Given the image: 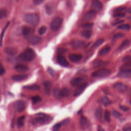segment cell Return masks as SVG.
I'll return each instance as SVG.
<instances>
[{
  "label": "cell",
  "mask_w": 131,
  "mask_h": 131,
  "mask_svg": "<svg viewBox=\"0 0 131 131\" xmlns=\"http://www.w3.org/2000/svg\"><path fill=\"white\" fill-rule=\"evenodd\" d=\"M93 25H94V24L93 23H88V24H85L81 25V27L85 29H89L92 28L93 27Z\"/></svg>",
  "instance_id": "7bdbcfd3"
},
{
  "label": "cell",
  "mask_w": 131,
  "mask_h": 131,
  "mask_svg": "<svg viewBox=\"0 0 131 131\" xmlns=\"http://www.w3.org/2000/svg\"><path fill=\"white\" fill-rule=\"evenodd\" d=\"M24 88L26 89L32 90V91H38L40 89V86L38 85L35 84H31V85H26V86H24Z\"/></svg>",
  "instance_id": "4316f807"
},
{
  "label": "cell",
  "mask_w": 131,
  "mask_h": 131,
  "mask_svg": "<svg viewBox=\"0 0 131 131\" xmlns=\"http://www.w3.org/2000/svg\"><path fill=\"white\" fill-rule=\"evenodd\" d=\"M34 32V28L29 27V26H24L22 28V33L24 36H31Z\"/></svg>",
  "instance_id": "9c48e42d"
},
{
  "label": "cell",
  "mask_w": 131,
  "mask_h": 131,
  "mask_svg": "<svg viewBox=\"0 0 131 131\" xmlns=\"http://www.w3.org/2000/svg\"><path fill=\"white\" fill-rule=\"evenodd\" d=\"M79 124L81 128L85 129L89 126V122L87 118L84 116H81L79 120Z\"/></svg>",
  "instance_id": "e0dca14e"
},
{
  "label": "cell",
  "mask_w": 131,
  "mask_h": 131,
  "mask_svg": "<svg viewBox=\"0 0 131 131\" xmlns=\"http://www.w3.org/2000/svg\"><path fill=\"white\" fill-rule=\"evenodd\" d=\"M37 117L35 118V122L40 124H45L51 122L53 118L52 117L42 113L37 114Z\"/></svg>",
  "instance_id": "3957f363"
},
{
  "label": "cell",
  "mask_w": 131,
  "mask_h": 131,
  "mask_svg": "<svg viewBox=\"0 0 131 131\" xmlns=\"http://www.w3.org/2000/svg\"><path fill=\"white\" fill-rule=\"evenodd\" d=\"M111 47H105L103 49H102L99 52V56H104L107 54L111 50Z\"/></svg>",
  "instance_id": "4dcf8cb0"
},
{
  "label": "cell",
  "mask_w": 131,
  "mask_h": 131,
  "mask_svg": "<svg viewBox=\"0 0 131 131\" xmlns=\"http://www.w3.org/2000/svg\"><path fill=\"white\" fill-rule=\"evenodd\" d=\"M44 91L47 95H49L52 89V84L49 81H45L43 83Z\"/></svg>",
  "instance_id": "8fae6325"
},
{
  "label": "cell",
  "mask_w": 131,
  "mask_h": 131,
  "mask_svg": "<svg viewBox=\"0 0 131 131\" xmlns=\"http://www.w3.org/2000/svg\"><path fill=\"white\" fill-rule=\"evenodd\" d=\"M62 18L60 17H55L51 23V28L53 31H57L61 27L62 24Z\"/></svg>",
  "instance_id": "277c9868"
},
{
  "label": "cell",
  "mask_w": 131,
  "mask_h": 131,
  "mask_svg": "<svg viewBox=\"0 0 131 131\" xmlns=\"http://www.w3.org/2000/svg\"><path fill=\"white\" fill-rule=\"evenodd\" d=\"M107 62L103 61H101L100 60L97 59L94 61L93 66L95 67H103L107 65Z\"/></svg>",
  "instance_id": "484cf974"
},
{
  "label": "cell",
  "mask_w": 131,
  "mask_h": 131,
  "mask_svg": "<svg viewBox=\"0 0 131 131\" xmlns=\"http://www.w3.org/2000/svg\"><path fill=\"white\" fill-rule=\"evenodd\" d=\"M102 3L99 0H93L92 3V8L97 11H100L102 9Z\"/></svg>",
  "instance_id": "2e32d148"
},
{
  "label": "cell",
  "mask_w": 131,
  "mask_h": 131,
  "mask_svg": "<svg viewBox=\"0 0 131 131\" xmlns=\"http://www.w3.org/2000/svg\"><path fill=\"white\" fill-rule=\"evenodd\" d=\"M7 15V10L5 8L0 9V19H4Z\"/></svg>",
  "instance_id": "1f68e13d"
},
{
  "label": "cell",
  "mask_w": 131,
  "mask_h": 131,
  "mask_svg": "<svg viewBox=\"0 0 131 131\" xmlns=\"http://www.w3.org/2000/svg\"><path fill=\"white\" fill-rule=\"evenodd\" d=\"M130 44V41L128 39L124 40L119 47V50H122L127 48Z\"/></svg>",
  "instance_id": "83f0119b"
},
{
  "label": "cell",
  "mask_w": 131,
  "mask_h": 131,
  "mask_svg": "<svg viewBox=\"0 0 131 131\" xmlns=\"http://www.w3.org/2000/svg\"><path fill=\"white\" fill-rule=\"evenodd\" d=\"M5 73V70L3 66L0 64V75H3Z\"/></svg>",
  "instance_id": "f5cc1de1"
},
{
  "label": "cell",
  "mask_w": 131,
  "mask_h": 131,
  "mask_svg": "<svg viewBox=\"0 0 131 131\" xmlns=\"http://www.w3.org/2000/svg\"><path fill=\"white\" fill-rule=\"evenodd\" d=\"M101 101H102V103H103V104L104 106H107V105L110 104L111 103L110 99L106 96L103 97L101 99Z\"/></svg>",
  "instance_id": "d6a6232c"
},
{
  "label": "cell",
  "mask_w": 131,
  "mask_h": 131,
  "mask_svg": "<svg viewBox=\"0 0 131 131\" xmlns=\"http://www.w3.org/2000/svg\"><path fill=\"white\" fill-rule=\"evenodd\" d=\"M45 8L46 13L49 15H51L54 12V6L52 4H47L45 6Z\"/></svg>",
  "instance_id": "ffe728a7"
},
{
  "label": "cell",
  "mask_w": 131,
  "mask_h": 131,
  "mask_svg": "<svg viewBox=\"0 0 131 131\" xmlns=\"http://www.w3.org/2000/svg\"><path fill=\"white\" fill-rule=\"evenodd\" d=\"M69 59L73 62H77L79 61L81 58H82V56L80 54H70L69 56Z\"/></svg>",
  "instance_id": "d6986e66"
},
{
  "label": "cell",
  "mask_w": 131,
  "mask_h": 131,
  "mask_svg": "<svg viewBox=\"0 0 131 131\" xmlns=\"http://www.w3.org/2000/svg\"><path fill=\"white\" fill-rule=\"evenodd\" d=\"M85 44V42L82 40H74L72 43V46L73 48H79L83 46Z\"/></svg>",
  "instance_id": "7402d4cb"
},
{
  "label": "cell",
  "mask_w": 131,
  "mask_h": 131,
  "mask_svg": "<svg viewBox=\"0 0 131 131\" xmlns=\"http://www.w3.org/2000/svg\"><path fill=\"white\" fill-rule=\"evenodd\" d=\"M104 120L107 121V122H109L110 121V120H111V113L110 112L107 111V110H106L104 112Z\"/></svg>",
  "instance_id": "836d02e7"
},
{
  "label": "cell",
  "mask_w": 131,
  "mask_h": 131,
  "mask_svg": "<svg viewBox=\"0 0 131 131\" xmlns=\"http://www.w3.org/2000/svg\"><path fill=\"white\" fill-rule=\"evenodd\" d=\"M70 122V120L69 119H66L63 120H62L61 122H60L62 125H66L68 124H69Z\"/></svg>",
  "instance_id": "f907efd6"
},
{
  "label": "cell",
  "mask_w": 131,
  "mask_h": 131,
  "mask_svg": "<svg viewBox=\"0 0 131 131\" xmlns=\"http://www.w3.org/2000/svg\"><path fill=\"white\" fill-rule=\"evenodd\" d=\"M14 69L17 72L19 73L26 72L29 70V68L28 67L22 64H18L16 65L14 67Z\"/></svg>",
  "instance_id": "9a60e30c"
},
{
  "label": "cell",
  "mask_w": 131,
  "mask_h": 131,
  "mask_svg": "<svg viewBox=\"0 0 131 131\" xmlns=\"http://www.w3.org/2000/svg\"><path fill=\"white\" fill-rule=\"evenodd\" d=\"M65 52H66V50L64 49H62V48H60L57 50V52L59 54V55H61Z\"/></svg>",
  "instance_id": "11a10c76"
},
{
  "label": "cell",
  "mask_w": 131,
  "mask_h": 131,
  "mask_svg": "<svg viewBox=\"0 0 131 131\" xmlns=\"http://www.w3.org/2000/svg\"><path fill=\"white\" fill-rule=\"evenodd\" d=\"M61 126H62V124H61L60 122L58 123H56V124H55L53 126V129L54 131H58V130L60 129V128H61Z\"/></svg>",
  "instance_id": "60d3db41"
},
{
  "label": "cell",
  "mask_w": 131,
  "mask_h": 131,
  "mask_svg": "<svg viewBox=\"0 0 131 131\" xmlns=\"http://www.w3.org/2000/svg\"><path fill=\"white\" fill-rule=\"evenodd\" d=\"M95 16H96L95 11H94L93 10L89 11L87 12L83 16V20L88 21V20H92L95 17Z\"/></svg>",
  "instance_id": "7c38bea8"
},
{
  "label": "cell",
  "mask_w": 131,
  "mask_h": 131,
  "mask_svg": "<svg viewBox=\"0 0 131 131\" xmlns=\"http://www.w3.org/2000/svg\"><path fill=\"white\" fill-rule=\"evenodd\" d=\"M111 74V71L107 69H101L95 71L92 74V76L94 77H105L108 76Z\"/></svg>",
  "instance_id": "5b68a950"
},
{
  "label": "cell",
  "mask_w": 131,
  "mask_h": 131,
  "mask_svg": "<svg viewBox=\"0 0 131 131\" xmlns=\"http://www.w3.org/2000/svg\"><path fill=\"white\" fill-rule=\"evenodd\" d=\"M124 36V35L122 33H117L116 34H115L113 37V40H116L118 38H121L123 36Z\"/></svg>",
  "instance_id": "bcb514c9"
},
{
  "label": "cell",
  "mask_w": 131,
  "mask_h": 131,
  "mask_svg": "<svg viewBox=\"0 0 131 131\" xmlns=\"http://www.w3.org/2000/svg\"><path fill=\"white\" fill-rule=\"evenodd\" d=\"M119 108L121 110H122L123 112H128L130 110V108L128 106H126L125 105H119Z\"/></svg>",
  "instance_id": "f6af8a7d"
},
{
  "label": "cell",
  "mask_w": 131,
  "mask_h": 131,
  "mask_svg": "<svg viewBox=\"0 0 131 131\" xmlns=\"http://www.w3.org/2000/svg\"><path fill=\"white\" fill-rule=\"evenodd\" d=\"M70 94V91L67 88H63L60 90V96L61 98L67 97L69 96Z\"/></svg>",
  "instance_id": "cb8c5ba5"
},
{
  "label": "cell",
  "mask_w": 131,
  "mask_h": 131,
  "mask_svg": "<svg viewBox=\"0 0 131 131\" xmlns=\"http://www.w3.org/2000/svg\"><path fill=\"white\" fill-rule=\"evenodd\" d=\"M48 71L49 72V73L52 75V76H54V72L53 71V70L51 68H48Z\"/></svg>",
  "instance_id": "9f6ffc18"
},
{
  "label": "cell",
  "mask_w": 131,
  "mask_h": 131,
  "mask_svg": "<svg viewBox=\"0 0 131 131\" xmlns=\"http://www.w3.org/2000/svg\"><path fill=\"white\" fill-rule=\"evenodd\" d=\"M32 101L34 104H36L41 101V98L39 96L36 95L32 97Z\"/></svg>",
  "instance_id": "d590c367"
},
{
  "label": "cell",
  "mask_w": 131,
  "mask_h": 131,
  "mask_svg": "<svg viewBox=\"0 0 131 131\" xmlns=\"http://www.w3.org/2000/svg\"><path fill=\"white\" fill-rule=\"evenodd\" d=\"M44 1V0H33V3L36 5H39L42 3V2Z\"/></svg>",
  "instance_id": "db71d44e"
},
{
  "label": "cell",
  "mask_w": 131,
  "mask_h": 131,
  "mask_svg": "<svg viewBox=\"0 0 131 131\" xmlns=\"http://www.w3.org/2000/svg\"><path fill=\"white\" fill-rule=\"evenodd\" d=\"M16 1H19V0H16Z\"/></svg>",
  "instance_id": "680465c9"
},
{
  "label": "cell",
  "mask_w": 131,
  "mask_h": 131,
  "mask_svg": "<svg viewBox=\"0 0 131 131\" xmlns=\"http://www.w3.org/2000/svg\"><path fill=\"white\" fill-rule=\"evenodd\" d=\"M57 62L62 67H67L69 66V64L66 58L62 55H59L57 57Z\"/></svg>",
  "instance_id": "5bb4252c"
},
{
  "label": "cell",
  "mask_w": 131,
  "mask_h": 131,
  "mask_svg": "<svg viewBox=\"0 0 131 131\" xmlns=\"http://www.w3.org/2000/svg\"><path fill=\"white\" fill-rule=\"evenodd\" d=\"M26 21L33 26H37L39 22V16L35 13H29L25 15Z\"/></svg>",
  "instance_id": "7a4b0ae2"
},
{
  "label": "cell",
  "mask_w": 131,
  "mask_h": 131,
  "mask_svg": "<svg viewBox=\"0 0 131 131\" xmlns=\"http://www.w3.org/2000/svg\"><path fill=\"white\" fill-rule=\"evenodd\" d=\"M60 89H55L53 91V95L56 98H60Z\"/></svg>",
  "instance_id": "74e56055"
},
{
  "label": "cell",
  "mask_w": 131,
  "mask_h": 131,
  "mask_svg": "<svg viewBox=\"0 0 131 131\" xmlns=\"http://www.w3.org/2000/svg\"><path fill=\"white\" fill-rule=\"evenodd\" d=\"M28 76L25 74H21V75H15L12 76V78L13 80L16 81H21L27 78Z\"/></svg>",
  "instance_id": "44dd1931"
},
{
  "label": "cell",
  "mask_w": 131,
  "mask_h": 131,
  "mask_svg": "<svg viewBox=\"0 0 131 131\" xmlns=\"http://www.w3.org/2000/svg\"><path fill=\"white\" fill-rule=\"evenodd\" d=\"M112 114L114 116H115L116 117H120L121 116V114L120 113H119L118 111H115V110L113 111Z\"/></svg>",
  "instance_id": "681fc988"
},
{
  "label": "cell",
  "mask_w": 131,
  "mask_h": 131,
  "mask_svg": "<svg viewBox=\"0 0 131 131\" xmlns=\"http://www.w3.org/2000/svg\"><path fill=\"white\" fill-rule=\"evenodd\" d=\"M123 131H131V124L128 123L125 124L122 128Z\"/></svg>",
  "instance_id": "f35d334b"
},
{
  "label": "cell",
  "mask_w": 131,
  "mask_h": 131,
  "mask_svg": "<svg viewBox=\"0 0 131 131\" xmlns=\"http://www.w3.org/2000/svg\"><path fill=\"white\" fill-rule=\"evenodd\" d=\"M47 30V28L45 26H42L38 29V33L39 35L44 34Z\"/></svg>",
  "instance_id": "ab89813d"
},
{
  "label": "cell",
  "mask_w": 131,
  "mask_h": 131,
  "mask_svg": "<svg viewBox=\"0 0 131 131\" xmlns=\"http://www.w3.org/2000/svg\"><path fill=\"white\" fill-rule=\"evenodd\" d=\"M123 22H124V20H117V21L114 22L113 25L114 26H115V25H117L118 24H121V23H122Z\"/></svg>",
  "instance_id": "6f0895ef"
},
{
  "label": "cell",
  "mask_w": 131,
  "mask_h": 131,
  "mask_svg": "<svg viewBox=\"0 0 131 131\" xmlns=\"http://www.w3.org/2000/svg\"><path fill=\"white\" fill-rule=\"evenodd\" d=\"M19 58L25 61H31L36 57V54L33 50L27 48L24 52L19 55Z\"/></svg>",
  "instance_id": "6da1fadb"
},
{
  "label": "cell",
  "mask_w": 131,
  "mask_h": 131,
  "mask_svg": "<svg viewBox=\"0 0 131 131\" xmlns=\"http://www.w3.org/2000/svg\"><path fill=\"white\" fill-rule=\"evenodd\" d=\"M84 78L81 77H75L71 80V84L73 86H78L82 83V82L84 81Z\"/></svg>",
  "instance_id": "4fadbf2b"
},
{
  "label": "cell",
  "mask_w": 131,
  "mask_h": 131,
  "mask_svg": "<svg viewBox=\"0 0 131 131\" xmlns=\"http://www.w3.org/2000/svg\"><path fill=\"white\" fill-rule=\"evenodd\" d=\"M117 28L119 29H122V30H129L130 28V26L128 24H122V25L118 26Z\"/></svg>",
  "instance_id": "e575fe53"
},
{
  "label": "cell",
  "mask_w": 131,
  "mask_h": 131,
  "mask_svg": "<svg viewBox=\"0 0 131 131\" xmlns=\"http://www.w3.org/2000/svg\"><path fill=\"white\" fill-rule=\"evenodd\" d=\"M25 117L24 116H21L18 118L17 121V126L18 128H20L24 125L25 123Z\"/></svg>",
  "instance_id": "f546056e"
},
{
  "label": "cell",
  "mask_w": 131,
  "mask_h": 131,
  "mask_svg": "<svg viewBox=\"0 0 131 131\" xmlns=\"http://www.w3.org/2000/svg\"><path fill=\"white\" fill-rule=\"evenodd\" d=\"M5 52L9 55H14L16 54L17 51V49L13 47H7L5 49Z\"/></svg>",
  "instance_id": "603a6c76"
},
{
  "label": "cell",
  "mask_w": 131,
  "mask_h": 131,
  "mask_svg": "<svg viewBox=\"0 0 131 131\" xmlns=\"http://www.w3.org/2000/svg\"><path fill=\"white\" fill-rule=\"evenodd\" d=\"M113 88L118 91L123 93L127 90V86L121 82H117L114 84Z\"/></svg>",
  "instance_id": "52a82bcc"
},
{
  "label": "cell",
  "mask_w": 131,
  "mask_h": 131,
  "mask_svg": "<svg viewBox=\"0 0 131 131\" xmlns=\"http://www.w3.org/2000/svg\"><path fill=\"white\" fill-rule=\"evenodd\" d=\"M126 9L125 7H117L116 8L115 10H114V12H116V13H119V12H121V11H123L124 10H125Z\"/></svg>",
  "instance_id": "7dc6e473"
},
{
  "label": "cell",
  "mask_w": 131,
  "mask_h": 131,
  "mask_svg": "<svg viewBox=\"0 0 131 131\" xmlns=\"http://www.w3.org/2000/svg\"><path fill=\"white\" fill-rule=\"evenodd\" d=\"M28 42L33 45H35L40 42L41 40V38L37 36H30L27 37Z\"/></svg>",
  "instance_id": "30bf717a"
},
{
  "label": "cell",
  "mask_w": 131,
  "mask_h": 131,
  "mask_svg": "<svg viewBox=\"0 0 131 131\" xmlns=\"http://www.w3.org/2000/svg\"><path fill=\"white\" fill-rule=\"evenodd\" d=\"M113 16L117 17H123L125 16V14L121 12L116 13L113 15Z\"/></svg>",
  "instance_id": "c3c4849f"
},
{
  "label": "cell",
  "mask_w": 131,
  "mask_h": 131,
  "mask_svg": "<svg viewBox=\"0 0 131 131\" xmlns=\"http://www.w3.org/2000/svg\"><path fill=\"white\" fill-rule=\"evenodd\" d=\"M92 34V32L91 30H85L81 32V35L83 37L86 39H89L91 37V35Z\"/></svg>",
  "instance_id": "f1b7e54d"
},
{
  "label": "cell",
  "mask_w": 131,
  "mask_h": 131,
  "mask_svg": "<svg viewBox=\"0 0 131 131\" xmlns=\"http://www.w3.org/2000/svg\"><path fill=\"white\" fill-rule=\"evenodd\" d=\"M102 113H103V110L102 107H98L96 108L95 111V115L96 119L98 120H100L102 116Z\"/></svg>",
  "instance_id": "d4e9b609"
},
{
  "label": "cell",
  "mask_w": 131,
  "mask_h": 131,
  "mask_svg": "<svg viewBox=\"0 0 131 131\" xmlns=\"http://www.w3.org/2000/svg\"><path fill=\"white\" fill-rule=\"evenodd\" d=\"M122 61L126 63H130V61H131V57L130 56H127L124 57L122 59Z\"/></svg>",
  "instance_id": "ee69618b"
},
{
  "label": "cell",
  "mask_w": 131,
  "mask_h": 131,
  "mask_svg": "<svg viewBox=\"0 0 131 131\" xmlns=\"http://www.w3.org/2000/svg\"><path fill=\"white\" fill-rule=\"evenodd\" d=\"M118 76L122 78H129L131 77V70H121L118 73Z\"/></svg>",
  "instance_id": "ac0fdd59"
},
{
  "label": "cell",
  "mask_w": 131,
  "mask_h": 131,
  "mask_svg": "<svg viewBox=\"0 0 131 131\" xmlns=\"http://www.w3.org/2000/svg\"><path fill=\"white\" fill-rule=\"evenodd\" d=\"M9 22L7 24V25L5 26V27L4 28V29H3V31H2V35H1V41H0V42H1V44H2V38H3V36H4V32H5V30L7 28V27H8V25H9Z\"/></svg>",
  "instance_id": "816d5d0a"
},
{
  "label": "cell",
  "mask_w": 131,
  "mask_h": 131,
  "mask_svg": "<svg viewBox=\"0 0 131 131\" xmlns=\"http://www.w3.org/2000/svg\"><path fill=\"white\" fill-rule=\"evenodd\" d=\"M131 65L130 63H125L123 66L121 67V70H130Z\"/></svg>",
  "instance_id": "b9f144b4"
},
{
  "label": "cell",
  "mask_w": 131,
  "mask_h": 131,
  "mask_svg": "<svg viewBox=\"0 0 131 131\" xmlns=\"http://www.w3.org/2000/svg\"><path fill=\"white\" fill-rule=\"evenodd\" d=\"M88 85V83L87 82H84L81 83L79 85V86L76 89L75 92L74 93L73 96H78L80 95L85 89V88L87 87Z\"/></svg>",
  "instance_id": "ba28073f"
},
{
  "label": "cell",
  "mask_w": 131,
  "mask_h": 131,
  "mask_svg": "<svg viewBox=\"0 0 131 131\" xmlns=\"http://www.w3.org/2000/svg\"><path fill=\"white\" fill-rule=\"evenodd\" d=\"M103 41H104V39H102V38L99 39H98V40H97V41L94 43V45H93L92 47H93V48H96V47L99 46L100 45H101L103 42Z\"/></svg>",
  "instance_id": "8d00e7d4"
},
{
  "label": "cell",
  "mask_w": 131,
  "mask_h": 131,
  "mask_svg": "<svg viewBox=\"0 0 131 131\" xmlns=\"http://www.w3.org/2000/svg\"><path fill=\"white\" fill-rule=\"evenodd\" d=\"M14 107L18 112H22L26 108V103L23 100H17L15 102L14 104Z\"/></svg>",
  "instance_id": "8992f818"
}]
</instances>
